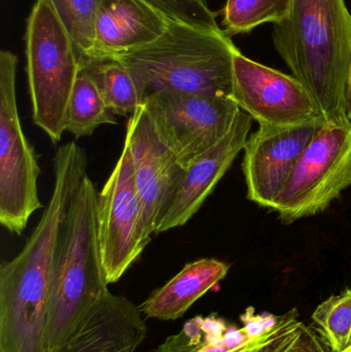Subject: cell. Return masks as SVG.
Returning a JSON list of instances; mask_svg holds the SVG:
<instances>
[{
	"label": "cell",
	"mask_w": 351,
	"mask_h": 352,
	"mask_svg": "<svg viewBox=\"0 0 351 352\" xmlns=\"http://www.w3.org/2000/svg\"><path fill=\"white\" fill-rule=\"evenodd\" d=\"M168 19L142 0H103L94 45L84 59L103 60L144 47L166 31Z\"/></svg>",
	"instance_id": "obj_14"
},
{
	"label": "cell",
	"mask_w": 351,
	"mask_h": 352,
	"mask_svg": "<svg viewBox=\"0 0 351 352\" xmlns=\"http://www.w3.org/2000/svg\"><path fill=\"white\" fill-rule=\"evenodd\" d=\"M230 99L260 126L295 127L326 121L310 93L294 76L258 63L239 50L233 57Z\"/></svg>",
	"instance_id": "obj_9"
},
{
	"label": "cell",
	"mask_w": 351,
	"mask_h": 352,
	"mask_svg": "<svg viewBox=\"0 0 351 352\" xmlns=\"http://www.w3.org/2000/svg\"><path fill=\"white\" fill-rule=\"evenodd\" d=\"M124 144L131 155L136 190L144 211V230L150 241L185 168L161 140L144 104L130 116Z\"/></svg>",
	"instance_id": "obj_10"
},
{
	"label": "cell",
	"mask_w": 351,
	"mask_h": 352,
	"mask_svg": "<svg viewBox=\"0 0 351 352\" xmlns=\"http://www.w3.org/2000/svg\"><path fill=\"white\" fill-rule=\"evenodd\" d=\"M237 50L224 30L168 20L166 31L156 41L107 59L127 67L146 96L171 91L230 98Z\"/></svg>",
	"instance_id": "obj_3"
},
{
	"label": "cell",
	"mask_w": 351,
	"mask_h": 352,
	"mask_svg": "<svg viewBox=\"0 0 351 352\" xmlns=\"http://www.w3.org/2000/svg\"><path fill=\"white\" fill-rule=\"evenodd\" d=\"M273 43L326 122L348 121L351 14L346 0H292L288 16L274 24Z\"/></svg>",
	"instance_id": "obj_1"
},
{
	"label": "cell",
	"mask_w": 351,
	"mask_h": 352,
	"mask_svg": "<svg viewBox=\"0 0 351 352\" xmlns=\"http://www.w3.org/2000/svg\"><path fill=\"white\" fill-rule=\"evenodd\" d=\"M98 225L103 270L111 285L122 278L150 242L144 230L131 155L125 144L98 194Z\"/></svg>",
	"instance_id": "obj_8"
},
{
	"label": "cell",
	"mask_w": 351,
	"mask_h": 352,
	"mask_svg": "<svg viewBox=\"0 0 351 352\" xmlns=\"http://www.w3.org/2000/svg\"><path fill=\"white\" fill-rule=\"evenodd\" d=\"M251 121V116L240 109L226 138L185 169L156 234L183 227L198 212L245 148Z\"/></svg>",
	"instance_id": "obj_12"
},
{
	"label": "cell",
	"mask_w": 351,
	"mask_h": 352,
	"mask_svg": "<svg viewBox=\"0 0 351 352\" xmlns=\"http://www.w3.org/2000/svg\"><path fill=\"white\" fill-rule=\"evenodd\" d=\"M351 186V121L326 122L305 148L272 210L284 225L329 208Z\"/></svg>",
	"instance_id": "obj_5"
},
{
	"label": "cell",
	"mask_w": 351,
	"mask_h": 352,
	"mask_svg": "<svg viewBox=\"0 0 351 352\" xmlns=\"http://www.w3.org/2000/svg\"><path fill=\"white\" fill-rule=\"evenodd\" d=\"M144 105L161 140L185 169L226 138L240 111L229 97L171 91L148 95Z\"/></svg>",
	"instance_id": "obj_7"
},
{
	"label": "cell",
	"mask_w": 351,
	"mask_h": 352,
	"mask_svg": "<svg viewBox=\"0 0 351 352\" xmlns=\"http://www.w3.org/2000/svg\"><path fill=\"white\" fill-rule=\"evenodd\" d=\"M230 270V265L216 258H200L185 265L173 278L150 294L139 306L146 318L177 320L196 301L218 285Z\"/></svg>",
	"instance_id": "obj_15"
},
{
	"label": "cell",
	"mask_w": 351,
	"mask_h": 352,
	"mask_svg": "<svg viewBox=\"0 0 351 352\" xmlns=\"http://www.w3.org/2000/svg\"><path fill=\"white\" fill-rule=\"evenodd\" d=\"M102 93L90 70L80 60V69L74 82L68 105L65 130L76 138H87L101 125L117 121L111 115Z\"/></svg>",
	"instance_id": "obj_16"
},
{
	"label": "cell",
	"mask_w": 351,
	"mask_h": 352,
	"mask_svg": "<svg viewBox=\"0 0 351 352\" xmlns=\"http://www.w3.org/2000/svg\"><path fill=\"white\" fill-rule=\"evenodd\" d=\"M165 18L208 31L222 30L206 0H142Z\"/></svg>",
	"instance_id": "obj_21"
},
{
	"label": "cell",
	"mask_w": 351,
	"mask_h": 352,
	"mask_svg": "<svg viewBox=\"0 0 351 352\" xmlns=\"http://www.w3.org/2000/svg\"><path fill=\"white\" fill-rule=\"evenodd\" d=\"M313 328L331 352L351 349V289L321 302L311 316Z\"/></svg>",
	"instance_id": "obj_18"
},
{
	"label": "cell",
	"mask_w": 351,
	"mask_h": 352,
	"mask_svg": "<svg viewBox=\"0 0 351 352\" xmlns=\"http://www.w3.org/2000/svg\"><path fill=\"white\" fill-rule=\"evenodd\" d=\"M291 3L292 0H227L224 31L231 37L267 23L278 24L288 16Z\"/></svg>",
	"instance_id": "obj_19"
},
{
	"label": "cell",
	"mask_w": 351,
	"mask_h": 352,
	"mask_svg": "<svg viewBox=\"0 0 351 352\" xmlns=\"http://www.w3.org/2000/svg\"><path fill=\"white\" fill-rule=\"evenodd\" d=\"M103 0H51L56 14L82 57L94 45L95 26Z\"/></svg>",
	"instance_id": "obj_20"
},
{
	"label": "cell",
	"mask_w": 351,
	"mask_h": 352,
	"mask_svg": "<svg viewBox=\"0 0 351 352\" xmlns=\"http://www.w3.org/2000/svg\"><path fill=\"white\" fill-rule=\"evenodd\" d=\"M94 76L109 111L113 115H133L146 95L131 72L115 60L80 59Z\"/></svg>",
	"instance_id": "obj_17"
},
{
	"label": "cell",
	"mask_w": 351,
	"mask_h": 352,
	"mask_svg": "<svg viewBox=\"0 0 351 352\" xmlns=\"http://www.w3.org/2000/svg\"><path fill=\"white\" fill-rule=\"evenodd\" d=\"M348 118L351 121V64L348 80Z\"/></svg>",
	"instance_id": "obj_22"
},
{
	"label": "cell",
	"mask_w": 351,
	"mask_h": 352,
	"mask_svg": "<svg viewBox=\"0 0 351 352\" xmlns=\"http://www.w3.org/2000/svg\"><path fill=\"white\" fill-rule=\"evenodd\" d=\"M326 121L295 127L260 126L247 138L242 171L247 199L273 209L301 155Z\"/></svg>",
	"instance_id": "obj_11"
},
{
	"label": "cell",
	"mask_w": 351,
	"mask_h": 352,
	"mask_svg": "<svg viewBox=\"0 0 351 352\" xmlns=\"http://www.w3.org/2000/svg\"><path fill=\"white\" fill-rule=\"evenodd\" d=\"M98 194L84 176L64 219L49 285L45 352L63 344L109 291L99 240Z\"/></svg>",
	"instance_id": "obj_2"
},
{
	"label": "cell",
	"mask_w": 351,
	"mask_h": 352,
	"mask_svg": "<svg viewBox=\"0 0 351 352\" xmlns=\"http://www.w3.org/2000/svg\"><path fill=\"white\" fill-rule=\"evenodd\" d=\"M27 74L33 123L61 140L80 58L51 0H36L27 26Z\"/></svg>",
	"instance_id": "obj_4"
},
{
	"label": "cell",
	"mask_w": 351,
	"mask_h": 352,
	"mask_svg": "<svg viewBox=\"0 0 351 352\" xmlns=\"http://www.w3.org/2000/svg\"><path fill=\"white\" fill-rule=\"evenodd\" d=\"M138 306L107 292L76 332L51 352H135L148 332Z\"/></svg>",
	"instance_id": "obj_13"
},
{
	"label": "cell",
	"mask_w": 351,
	"mask_h": 352,
	"mask_svg": "<svg viewBox=\"0 0 351 352\" xmlns=\"http://www.w3.org/2000/svg\"><path fill=\"white\" fill-rule=\"evenodd\" d=\"M18 57L0 53V223L21 235L31 215L41 207L37 188L41 175L34 150L27 140L16 103Z\"/></svg>",
	"instance_id": "obj_6"
},
{
	"label": "cell",
	"mask_w": 351,
	"mask_h": 352,
	"mask_svg": "<svg viewBox=\"0 0 351 352\" xmlns=\"http://www.w3.org/2000/svg\"><path fill=\"white\" fill-rule=\"evenodd\" d=\"M346 352H351V349H350V351H346Z\"/></svg>",
	"instance_id": "obj_23"
}]
</instances>
